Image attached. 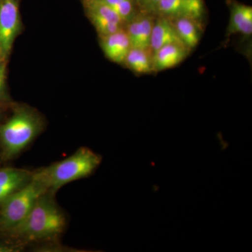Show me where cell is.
Masks as SVG:
<instances>
[{"instance_id": "4fadbf2b", "label": "cell", "mask_w": 252, "mask_h": 252, "mask_svg": "<svg viewBox=\"0 0 252 252\" xmlns=\"http://www.w3.org/2000/svg\"><path fill=\"white\" fill-rule=\"evenodd\" d=\"M181 41L190 51L196 47L200 41V26L187 16L170 20Z\"/></svg>"}, {"instance_id": "3957f363", "label": "cell", "mask_w": 252, "mask_h": 252, "mask_svg": "<svg viewBox=\"0 0 252 252\" xmlns=\"http://www.w3.org/2000/svg\"><path fill=\"white\" fill-rule=\"evenodd\" d=\"M43 127V119L35 109L26 105L16 107L12 116L0 126V144L4 157H16L41 133Z\"/></svg>"}, {"instance_id": "5bb4252c", "label": "cell", "mask_w": 252, "mask_h": 252, "mask_svg": "<svg viewBox=\"0 0 252 252\" xmlns=\"http://www.w3.org/2000/svg\"><path fill=\"white\" fill-rule=\"evenodd\" d=\"M81 1L88 17L96 16V17L104 18L125 26L115 10L101 0H81Z\"/></svg>"}, {"instance_id": "277c9868", "label": "cell", "mask_w": 252, "mask_h": 252, "mask_svg": "<svg viewBox=\"0 0 252 252\" xmlns=\"http://www.w3.org/2000/svg\"><path fill=\"white\" fill-rule=\"evenodd\" d=\"M46 192V187L32 177L29 183L1 204L0 229L9 232L15 229L29 215L39 197Z\"/></svg>"}, {"instance_id": "ac0fdd59", "label": "cell", "mask_w": 252, "mask_h": 252, "mask_svg": "<svg viewBox=\"0 0 252 252\" xmlns=\"http://www.w3.org/2000/svg\"><path fill=\"white\" fill-rule=\"evenodd\" d=\"M113 9L115 10L124 25L130 21L138 12L136 0H124Z\"/></svg>"}, {"instance_id": "9a60e30c", "label": "cell", "mask_w": 252, "mask_h": 252, "mask_svg": "<svg viewBox=\"0 0 252 252\" xmlns=\"http://www.w3.org/2000/svg\"><path fill=\"white\" fill-rule=\"evenodd\" d=\"M154 16L170 20L185 16L182 0H160L157 5Z\"/></svg>"}, {"instance_id": "44dd1931", "label": "cell", "mask_w": 252, "mask_h": 252, "mask_svg": "<svg viewBox=\"0 0 252 252\" xmlns=\"http://www.w3.org/2000/svg\"><path fill=\"white\" fill-rule=\"evenodd\" d=\"M101 1H103L105 4H108L109 6H112V8H114V6H117V4L122 2L124 0H101Z\"/></svg>"}, {"instance_id": "52a82bcc", "label": "cell", "mask_w": 252, "mask_h": 252, "mask_svg": "<svg viewBox=\"0 0 252 252\" xmlns=\"http://www.w3.org/2000/svg\"><path fill=\"white\" fill-rule=\"evenodd\" d=\"M99 43L106 57L117 64H124L131 49L125 28L109 35L99 36Z\"/></svg>"}, {"instance_id": "e0dca14e", "label": "cell", "mask_w": 252, "mask_h": 252, "mask_svg": "<svg viewBox=\"0 0 252 252\" xmlns=\"http://www.w3.org/2000/svg\"><path fill=\"white\" fill-rule=\"evenodd\" d=\"M88 18L94 25L96 31L98 33L99 36L109 35L125 27L122 24L112 22L104 18L96 17V16H89Z\"/></svg>"}, {"instance_id": "d6986e66", "label": "cell", "mask_w": 252, "mask_h": 252, "mask_svg": "<svg viewBox=\"0 0 252 252\" xmlns=\"http://www.w3.org/2000/svg\"><path fill=\"white\" fill-rule=\"evenodd\" d=\"M7 61L0 59V104L6 103L9 100L6 83Z\"/></svg>"}, {"instance_id": "7a4b0ae2", "label": "cell", "mask_w": 252, "mask_h": 252, "mask_svg": "<svg viewBox=\"0 0 252 252\" xmlns=\"http://www.w3.org/2000/svg\"><path fill=\"white\" fill-rule=\"evenodd\" d=\"M101 161L99 154L87 147H81L67 158L32 172V178L54 194L63 186L91 175Z\"/></svg>"}, {"instance_id": "6da1fadb", "label": "cell", "mask_w": 252, "mask_h": 252, "mask_svg": "<svg viewBox=\"0 0 252 252\" xmlns=\"http://www.w3.org/2000/svg\"><path fill=\"white\" fill-rule=\"evenodd\" d=\"M66 219L62 210L46 192L39 197L29 215L11 233L25 241L52 240L63 233Z\"/></svg>"}, {"instance_id": "8fae6325", "label": "cell", "mask_w": 252, "mask_h": 252, "mask_svg": "<svg viewBox=\"0 0 252 252\" xmlns=\"http://www.w3.org/2000/svg\"><path fill=\"white\" fill-rule=\"evenodd\" d=\"M230 9L228 34L240 33L251 35L252 33V7L235 0H228Z\"/></svg>"}, {"instance_id": "7c38bea8", "label": "cell", "mask_w": 252, "mask_h": 252, "mask_svg": "<svg viewBox=\"0 0 252 252\" xmlns=\"http://www.w3.org/2000/svg\"><path fill=\"white\" fill-rule=\"evenodd\" d=\"M124 64L136 74H150L154 72L153 56L149 50L131 47Z\"/></svg>"}, {"instance_id": "7402d4cb", "label": "cell", "mask_w": 252, "mask_h": 252, "mask_svg": "<svg viewBox=\"0 0 252 252\" xmlns=\"http://www.w3.org/2000/svg\"><path fill=\"white\" fill-rule=\"evenodd\" d=\"M0 114H1V104H0Z\"/></svg>"}, {"instance_id": "5b68a950", "label": "cell", "mask_w": 252, "mask_h": 252, "mask_svg": "<svg viewBox=\"0 0 252 252\" xmlns=\"http://www.w3.org/2000/svg\"><path fill=\"white\" fill-rule=\"evenodd\" d=\"M22 31L19 0L0 1V59L8 61L15 39Z\"/></svg>"}, {"instance_id": "603a6c76", "label": "cell", "mask_w": 252, "mask_h": 252, "mask_svg": "<svg viewBox=\"0 0 252 252\" xmlns=\"http://www.w3.org/2000/svg\"><path fill=\"white\" fill-rule=\"evenodd\" d=\"M0 1H1V0H0Z\"/></svg>"}, {"instance_id": "9c48e42d", "label": "cell", "mask_w": 252, "mask_h": 252, "mask_svg": "<svg viewBox=\"0 0 252 252\" xmlns=\"http://www.w3.org/2000/svg\"><path fill=\"white\" fill-rule=\"evenodd\" d=\"M172 44L185 45L181 41L171 21L168 18L156 16L151 36L149 51L153 56L154 53L162 46Z\"/></svg>"}, {"instance_id": "ffe728a7", "label": "cell", "mask_w": 252, "mask_h": 252, "mask_svg": "<svg viewBox=\"0 0 252 252\" xmlns=\"http://www.w3.org/2000/svg\"><path fill=\"white\" fill-rule=\"evenodd\" d=\"M160 0H136L139 12L154 15L158 4Z\"/></svg>"}, {"instance_id": "2e32d148", "label": "cell", "mask_w": 252, "mask_h": 252, "mask_svg": "<svg viewBox=\"0 0 252 252\" xmlns=\"http://www.w3.org/2000/svg\"><path fill=\"white\" fill-rule=\"evenodd\" d=\"M185 16L193 20L201 28L205 4L204 0H182Z\"/></svg>"}, {"instance_id": "ba28073f", "label": "cell", "mask_w": 252, "mask_h": 252, "mask_svg": "<svg viewBox=\"0 0 252 252\" xmlns=\"http://www.w3.org/2000/svg\"><path fill=\"white\" fill-rule=\"evenodd\" d=\"M32 177V172L24 169L6 167L0 170V205L27 184Z\"/></svg>"}, {"instance_id": "8992f818", "label": "cell", "mask_w": 252, "mask_h": 252, "mask_svg": "<svg viewBox=\"0 0 252 252\" xmlns=\"http://www.w3.org/2000/svg\"><path fill=\"white\" fill-rule=\"evenodd\" d=\"M155 18L153 14L138 11L135 17L126 23L124 28L130 40L131 47L149 50Z\"/></svg>"}, {"instance_id": "30bf717a", "label": "cell", "mask_w": 252, "mask_h": 252, "mask_svg": "<svg viewBox=\"0 0 252 252\" xmlns=\"http://www.w3.org/2000/svg\"><path fill=\"white\" fill-rule=\"evenodd\" d=\"M190 50L180 44L164 46L153 54L154 72H160L178 65L189 56Z\"/></svg>"}]
</instances>
